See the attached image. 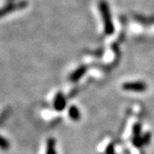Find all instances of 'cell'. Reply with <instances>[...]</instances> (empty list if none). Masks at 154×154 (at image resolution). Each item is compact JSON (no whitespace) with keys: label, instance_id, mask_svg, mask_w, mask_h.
<instances>
[{"label":"cell","instance_id":"cell-1","mask_svg":"<svg viewBox=\"0 0 154 154\" xmlns=\"http://www.w3.org/2000/svg\"><path fill=\"white\" fill-rule=\"evenodd\" d=\"M99 9L104 23V31L105 34L111 35L115 32L114 23L112 22L111 14H110V6L105 0H100L99 2Z\"/></svg>","mask_w":154,"mask_h":154},{"label":"cell","instance_id":"cell-12","mask_svg":"<svg viewBox=\"0 0 154 154\" xmlns=\"http://www.w3.org/2000/svg\"><path fill=\"white\" fill-rule=\"evenodd\" d=\"M8 112H9V110H5V112H3L1 116H0V125H1V123H3L4 121H5V119L6 118V116L8 115Z\"/></svg>","mask_w":154,"mask_h":154},{"label":"cell","instance_id":"cell-9","mask_svg":"<svg viewBox=\"0 0 154 154\" xmlns=\"http://www.w3.org/2000/svg\"><path fill=\"white\" fill-rule=\"evenodd\" d=\"M0 148L2 150H7L10 148V142L2 135H0Z\"/></svg>","mask_w":154,"mask_h":154},{"label":"cell","instance_id":"cell-13","mask_svg":"<svg viewBox=\"0 0 154 154\" xmlns=\"http://www.w3.org/2000/svg\"><path fill=\"white\" fill-rule=\"evenodd\" d=\"M106 152H107V154H114V146H112V145L109 146Z\"/></svg>","mask_w":154,"mask_h":154},{"label":"cell","instance_id":"cell-3","mask_svg":"<svg viewBox=\"0 0 154 154\" xmlns=\"http://www.w3.org/2000/svg\"><path fill=\"white\" fill-rule=\"evenodd\" d=\"M146 88H147V85L143 82H125L122 85V89L129 92L142 93L146 90Z\"/></svg>","mask_w":154,"mask_h":154},{"label":"cell","instance_id":"cell-8","mask_svg":"<svg viewBox=\"0 0 154 154\" xmlns=\"http://www.w3.org/2000/svg\"><path fill=\"white\" fill-rule=\"evenodd\" d=\"M135 19L137 20V22L145 24V25H150V24L154 23V17H150V18H145L140 16H135Z\"/></svg>","mask_w":154,"mask_h":154},{"label":"cell","instance_id":"cell-4","mask_svg":"<svg viewBox=\"0 0 154 154\" xmlns=\"http://www.w3.org/2000/svg\"><path fill=\"white\" fill-rule=\"evenodd\" d=\"M54 107L56 110L58 111H62L66 107V99L63 96V94L61 93L57 94L55 100H54Z\"/></svg>","mask_w":154,"mask_h":154},{"label":"cell","instance_id":"cell-11","mask_svg":"<svg viewBox=\"0 0 154 154\" xmlns=\"http://www.w3.org/2000/svg\"><path fill=\"white\" fill-rule=\"evenodd\" d=\"M142 140H143V143L145 145H147L149 143V141L151 140V134L150 133H146L142 137Z\"/></svg>","mask_w":154,"mask_h":154},{"label":"cell","instance_id":"cell-10","mask_svg":"<svg viewBox=\"0 0 154 154\" xmlns=\"http://www.w3.org/2000/svg\"><path fill=\"white\" fill-rule=\"evenodd\" d=\"M140 132H141V126L139 123H136L134 126V134L135 136H140Z\"/></svg>","mask_w":154,"mask_h":154},{"label":"cell","instance_id":"cell-14","mask_svg":"<svg viewBox=\"0 0 154 154\" xmlns=\"http://www.w3.org/2000/svg\"><path fill=\"white\" fill-rule=\"evenodd\" d=\"M7 1V3H13L15 0H6Z\"/></svg>","mask_w":154,"mask_h":154},{"label":"cell","instance_id":"cell-6","mask_svg":"<svg viewBox=\"0 0 154 154\" xmlns=\"http://www.w3.org/2000/svg\"><path fill=\"white\" fill-rule=\"evenodd\" d=\"M69 117L74 121H78L81 118V113L80 110L77 108L76 106H70L69 109Z\"/></svg>","mask_w":154,"mask_h":154},{"label":"cell","instance_id":"cell-7","mask_svg":"<svg viewBox=\"0 0 154 154\" xmlns=\"http://www.w3.org/2000/svg\"><path fill=\"white\" fill-rule=\"evenodd\" d=\"M55 140L51 138L47 140V146H46V154H57L55 148Z\"/></svg>","mask_w":154,"mask_h":154},{"label":"cell","instance_id":"cell-5","mask_svg":"<svg viewBox=\"0 0 154 154\" xmlns=\"http://www.w3.org/2000/svg\"><path fill=\"white\" fill-rule=\"evenodd\" d=\"M88 70V67L82 65V66L79 67L78 69H76L75 71L73 72L70 75V80L72 82H77L79 81L82 77L84 75V74Z\"/></svg>","mask_w":154,"mask_h":154},{"label":"cell","instance_id":"cell-2","mask_svg":"<svg viewBox=\"0 0 154 154\" xmlns=\"http://www.w3.org/2000/svg\"><path fill=\"white\" fill-rule=\"evenodd\" d=\"M28 3L27 0H22L19 1L17 3H7L5 6H4L3 8H0V18L6 16L7 14L11 13L13 11H20L22 9H25L28 6Z\"/></svg>","mask_w":154,"mask_h":154}]
</instances>
